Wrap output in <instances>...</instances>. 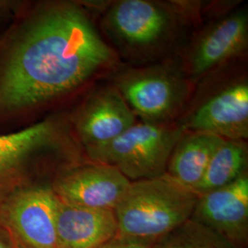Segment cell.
<instances>
[{
    "instance_id": "2",
    "label": "cell",
    "mask_w": 248,
    "mask_h": 248,
    "mask_svg": "<svg viewBox=\"0 0 248 248\" xmlns=\"http://www.w3.org/2000/svg\"><path fill=\"white\" fill-rule=\"evenodd\" d=\"M199 197L167 173L132 182L114 210L118 235L159 242L191 218Z\"/></svg>"
},
{
    "instance_id": "16",
    "label": "cell",
    "mask_w": 248,
    "mask_h": 248,
    "mask_svg": "<svg viewBox=\"0 0 248 248\" xmlns=\"http://www.w3.org/2000/svg\"><path fill=\"white\" fill-rule=\"evenodd\" d=\"M157 248H237L228 240L191 219L158 242Z\"/></svg>"
},
{
    "instance_id": "5",
    "label": "cell",
    "mask_w": 248,
    "mask_h": 248,
    "mask_svg": "<svg viewBox=\"0 0 248 248\" xmlns=\"http://www.w3.org/2000/svg\"><path fill=\"white\" fill-rule=\"evenodd\" d=\"M177 23L178 15L171 5L150 0L117 1L103 19L107 33L119 48L142 56L170 41Z\"/></svg>"
},
{
    "instance_id": "12",
    "label": "cell",
    "mask_w": 248,
    "mask_h": 248,
    "mask_svg": "<svg viewBox=\"0 0 248 248\" xmlns=\"http://www.w3.org/2000/svg\"><path fill=\"white\" fill-rule=\"evenodd\" d=\"M237 248L248 242V175L199 197L190 218Z\"/></svg>"
},
{
    "instance_id": "10",
    "label": "cell",
    "mask_w": 248,
    "mask_h": 248,
    "mask_svg": "<svg viewBox=\"0 0 248 248\" xmlns=\"http://www.w3.org/2000/svg\"><path fill=\"white\" fill-rule=\"evenodd\" d=\"M57 123L45 120L17 133L0 135V205L24 188L30 163L59 143Z\"/></svg>"
},
{
    "instance_id": "4",
    "label": "cell",
    "mask_w": 248,
    "mask_h": 248,
    "mask_svg": "<svg viewBox=\"0 0 248 248\" xmlns=\"http://www.w3.org/2000/svg\"><path fill=\"white\" fill-rule=\"evenodd\" d=\"M135 116L150 124H170L185 108L192 84L173 63L126 68L112 84Z\"/></svg>"
},
{
    "instance_id": "14",
    "label": "cell",
    "mask_w": 248,
    "mask_h": 248,
    "mask_svg": "<svg viewBox=\"0 0 248 248\" xmlns=\"http://www.w3.org/2000/svg\"><path fill=\"white\" fill-rule=\"evenodd\" d=\"M223 139L212 133L185 132L171 153L167 174L193 190Z\"/></svg>"
},
{
    "instance_id": "9",
    "label": "cell",
    "mask_w": 248,
    "mask_h": 248,
    "mask_svg": "<svg viewBox=\"0 0 248 248\" xmlns=\"http://www.w3.org/2000/svg\"><path fill=\"white\" fill-rule=\"evenodd\" d=\"M248 43V9H238L200 34L189 48L183 71L189 79H198L243 53Z\"/></svg>"
},
{
    "instance_id": "13",
    "label": "cell",
    "mask_w": 248,
    "mask_h": 248,
    "mask_svg": "<svg viewBox=\"0 0 248 248\" xmlns=\"http://www.w3.org/2000/svg\"><path fill=\"white\" fill-rule=\"evenodd\" d=\"M56 234L58 248H98L118 234L115 213L60 202Z\"/></svg>"
},
{
    "instance_id": "19",
    "label": "cell",
    "mask_w": 248,
    "mask_h": 248,
    "mask_svg": "<svg viewBox=\"0 0 248 248\" xmlns=\"http://www.w3.org/2000/svg\"><path fill=\"white\" fill-rule=\"evenodd\" d=\"M0 248H6V246H5L4 242L1 239H0Z\"/></svg>"
},
{
    "instance_id": "15",
    "label": "cell",
    "mask_w": 248,
    "mask_h": 248,
    "mask_svg": "<svg viewBox=\"0 0 248 248\" xmlns=\"http://www.w3.org/2000/svg\"><path fill=\"white\" fill-rule=\"evenodd\" d=\"M248 145L245 141L223 139L193 191L201 196L227 186L248 174Z\"/></svg>"
},
{
    "instance_id": "17",
    "label": "cell",
    "mask_w": 248,
    "mask_h": 248,
    "mask_svg": "<svg viewBox=\"0 0 248 248\" xmlns=\"http://www.w3.org/2000/svg\"><path fill=\"white\" fill-rule=\"evenodd\" d=\"M158 242H151L116 235L98 248H157Z\"/></svg>"
},
{
    "instance_id": "6",
    "label": "cell",
    "mask_w": 248,
    "mask_h": 248,
    "mask_svg": "<svg viewBox=\"0 0 248 248\" xmlns=\"http://www.w3.org/2000/svg\"><path fill=\"white\" fill-rule=\"evenodd\" d=\"M178 124L186 132L212 133L225 140L245 141L248 137V80L232 78L217 85L199 98Z\"/></svg>"
},
{
    "instance_id": "1",
    "label": "cell",
    "mask_w": 248,
    "mask_h": 248,
    "mask_svg": "<svg viewBox=\"0 0 248 248\" xmlns=\"http://www.w3.org/2000/svg\"><path fill=\"white\" fill-rule=\"evenodd\" d=\"M115 63V53L78 4H45L27 19L5 56L0 104L11 110L43 104Z\"/></svg>"
},
{
    "instance_id": "3",
    "label": "cell",
    "mask_w": 248,
    "mask_h": 248,
    "mask_svg": "<svg viewBox=\"0 0 248 248\" xmlns=\"http://www.w3.org/2000/svg\"><path fill=\"white\" fill-rule=\"evenodd\" d=\"M185 129L178 123H136L113 141L88 153L93 163L118 169L131 182L167 173L171 153Z\"/></svg>"
},
{
    "instance_id": "18",
    "label": "cell",
    "mask_w": 248,
    "mask_h": 248,
    "mask_svg": "<svg viewBox=\"0 0 248 248\" xmlns=\"http://www.w3.org/2000/svg\"><path fill=\"white\" fill-rule=\"evenodd\" d=\"M7 9H8V4L6 2L0 1V18H3Z\"/></svg>"
},
{
    "instance_id": "7",
    "label": "cell",
    "mask_w": 248,
    "mask_h": 248,
    "mask_svg": "<svg viewBox=\"0 0 248 248\" xmlns=\"http://www.w3.org/2000/svg\"><path fill=\"white\" fill-rule=\"evenodd\" d=\"M60 201L48 186H25L2 204L5 217L27 248H58Z\"/></svg>"
},
{
    "instance_id": "8",
    "label": "cell",
    "mask_w": 248,
    "mask_h": 248,
    "mask_svg": "<svg viewBox=\"0 0 248 248\" xmlns=\"http://www.w3.org/2000/svg\"><path fill=\"white\" fill-rule=\"evenodd\" d=\"M131 183L115 168L92 163L63 173L52 188L62 203L114 211Z\"/></svg>"
},
{
    "instance_id": "11",
    "label": "cell",
    "mask_w": 248,
    "mask_h": 248,
    "mask_svg": "<svg viewBox=\"0 0 248 248\" xmlns=\"http://www.w3.org/2000/svg\"><path fill=\"white\" fill-rule=\"evenodd\" d=\"M136 123V116L121 93L109 85L89 95L77 114L75 128L89 152L113 141Z\"/></svg>"
}]
</instances>
